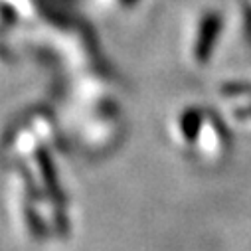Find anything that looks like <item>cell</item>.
Listing matches in <instances>:
<instances>
[{
	"label": "cell",
	"instance_id": "1",
	"mask_svg": "<svg viewBox=\"0 0 251 251\" xmlns=\"http://www.w3.org/2000/svg\"><path fill=\"white\" fill-rule=\"evenodd\" d=\"M220 16L218 14H206V18L202 20L200 24V38L196 42V53L198 55H206L210 51V46H214V40L218 38V32H220Z\"/></svg>",
	"mask_w": 251,
	"mask_h": 251
}]
</instances>
